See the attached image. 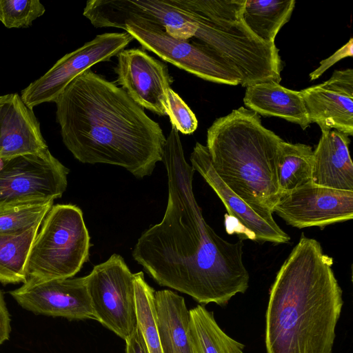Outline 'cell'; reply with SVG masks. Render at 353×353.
Returning <instances> with one entry per match:
<instances>
[{
	"label": "cell",
	"instance_id": "obj_1",
	"mask_svg": "<svg viewBox=\"0 0 353 353\" xmlns=\"http://www.w3.org/2000/svg\"><path fill=\"white\" fill-rule=\"evenodd\" d=\"M162 161L168 176L166 209L161 222L141 234L132 257L159 285L186 294L199 303L225 305L249 287L243 242L225 240L204 219L193 192L195 170L186 161L173 127Z\"/></svg>",
	"mask_w": 353,
	"mask_h": 353
},
{
	"label": "cell",
	"instance_id": "obj_2",
	"mask_svg": "<svg viewBox=\"0 0 353 353\" xmlns=\"http://www.w3.org/2000/svg\"><path fill=\"white\" fill-rule=\"evenodd\" d=\"M54 103L63 142L79 161L120 166L139 179L162 161L166 138L159 124L122 88L91 69Z\"/></svg>",
	"mask_w": 353,
	"mask_h": 353
},
{
	"label": "cell",
	"instance_id": "obj_3",
	"mask_svg": "<svg viewBox=\"0 0 353 353\" xmlns=\"http://www.w3.org/2000/svg\"><path fill=\"white\" fill-rule=\"evenodd\" d=\"M332 265L321 243L303 233L270 291L267 353H332L343 305Z\"/></svg>",
	"mask_w": 353,
	"mask_h": 353
},
{
	"label": "cell",
	"instance_id": "obj_4",
	"mask_svg": "<svg viewBox=\"0 0 353 353\" xmlns=\"http://www.w3.org/2000/svg\"><path fill=\"white\" fill-rule=\"evenodd\" d=\"M283 140L256 112L240 107L207 131L211 164L221 181L257 214L273 219L281 192L276 166Z\"/></svg>",
	"mask_w": 353,
	"mask_h": 353
},
{
	"label": "cell",
	"instance_id": "obj_5",
	"mask_svg": "<svg viewBox=\"0 0 353 353\" xmlns=\"http://www.w3.org/2000/svg\"><path fill=\"white\" fill-rule=\"evenodd\" d=\"M192 12L198 30L192 38L232 67L241 85L280 83L283 63L275 43L264 42L245 25V0H179Z\"/></svg>",
	"mask_w": 353,
	"mask_h": 353
},
{
	"label": "cell",
	"instance_id": "obj_6",
	"mask_svg": "<svg viewBox=\"0 0 353 353\" xmlns=\"http://www.w3.org/2000/svg\"><path fill=\"white\" fill-rule=\"evenodd\" d=\"M90 245L82 210L72 204L52 205L32 245L25 270L27 279L73 277L88 260Z\"/></svg>",
	"mask_w": 353,
	"mask_h": 353
},
{
	"label": "cell",
	"instance_id": "obj_7",
	"mask_svg": "<svg viewBox=\"0 0 353 353\" xmlns=\"http://www.w3.org/2000/svg\"><path fill=\"white\" fill-rule=\"evenodd\" d=\"M95 320L127 340L137 327L134 274L122 256L112 254L85 276Z\"/></svg>",
	"mask_w": 353,
	"mask_h": 353
},
{
	"label": "cell",
	"instance_id": "obj_8",
	"mask_svg": "<svg viewBox=\"0 0 353 353\" xmlns=\"http://www.w3.org/2000/svg\"><path fill=\"white\" fill-rule=\"evenodd\" d=\"M123 30L145 50L202 79L230 85L241 84L239 74L202 43L172 38L161 28L139 19L126 22Z\"/></svg>",
	"mask_w": 353,
	"mask_h": 353
},
{
	"label": "cell",
	"instance_id": "obj_9",
	"mask_svg": "<svg viewBox=\"0 0 353 353\" xmlns=\"http://www.w3.org/2000/svg\"><path fill=\"white\" fill-rule=\"evenodd\" d=\"M97 28L123 29L131 20H143L162 29L172 38L192 39L198 23L179 0H90L83 12Z\"/></svg>",
	"mask_w": 353,
	"mask_h": 353
},
{
	"label": "cell",
	"instance_id": "obj_10",
	"mask_svg": "<svg viewBox=\"0 0 353 353\" xmlns=\"http://www.w3.org/2000/svg\"><path fill=\"white\" fill-rule=\"evenodd\" d=\"M134 38L127 32L97 35L81 47L59 59L43 76L21 91V98L31 110L54 102L76 77L99 62L108 61L124 50Z\"/></svg>",
	"mask_w": 353,
	"mask_h": 353
},
{
	"label": "cell",
	"instance_id": "obj_11",
	"mask_svg": "<svg viewBox=\"0 0 353 353\" xmlns=\"http://www.w3.org/2000/svg\"><path fill=\"white\" fill-rule=\"evenodd\" d=\"M69 170L48 148L36 153L0 159V205L30 199L61 197Z\"/></svg>",
	"mask_w": 353,
	"mask_h": 353
},
{
	"label": "cell",
	"instance_id": "obj_12",
	"mask_svg": "<svg viewBox=\"0 0 353 353\" xmlns=\"http://www.w3.org/2000/svg\"><path fill=\"white\" fill-rule=\"evenodd\" d=\"M274 212L294 228L323 229L352 219L353 191L334 190L311 182L281 194Z\"/></svg>",
	"mask_w": 353,
	"mask_h": 353
},
{
	"label": "cell",
	"instance_id": "obj_13",
	"mask_svg": "<svg viewBox=\"0 0 353 353\" xmlns=\"http://www.w3.org/2000/svg\"><path fill=\"white\" fill-rule=\"evenodd\" d=\"M10 294L36 314L69 320L94 319L85 276L39 281L27 279Z\"/></svg>",
	"mask_w": 353,
	"mask_h": 353
},
{
	"label": "cell",
	"instance_id": "obj_14",
	"mask_svg": "<svg viewBox=\"0 0 353 353\" xmlns=\"http://www.w3.org/2000/svg\"><path fill=\"white\" fill-rule=\"evenodd\" d=\"M117 57V83L143 108L168 115L167 91L173 82L168 65L140 48L124 49Z\"/></svg>",
	"mask_w": 353,
	"mask_h": 353
},
{
	"label": "cell",
	"instance_id": "obj_15",
	"mask_svg": "<svg viewBox=\"0 0 353 353\" xmlns=\"http://www.w3.org/2000/svg\"><path fill=\"white\" fill-rule=\"evenodd\" d=\"M310 121L321 132L353 135V70H334L331 77L301 90Z\"/></svg>",
	"mask_w": 353,
	"mask_h": 353
},
{
	"label": "cell",
	"instance_id": "obj_16",
	"mask_svg": "<svg viewBox=\"0 0 353 353\" xmlns=\"http://www.w3.org/2000/svg\"><path fill=\"white\" fill-rule=\"evenodd\" d=\"M192 168L197 171L224 204L229 216L235 219L243 233L259 243H286L290 236L276 223L257 214L245 201L230 190L216 174L211 164L205 145L197 142L190 154Z\"/></svg>",
	"mask_w": 353,
	"mask_h": 353
},
{
	"label": "cell",
	"instance_id": "obj_17",
	"mask_svg": "<svg viewBox=\"0 0 353 353\" xmlns=\"http://www.w3.org/2000/svg\"><path fill=\"white\" fill-rule=\"evenodd\" d=\"M48 148L33 110L18 94L0 96V159L36 154Z\"/></svg>",
	"mask_w": 353,
	"mask_h": 353
},
{
	"label": "cell",
	"instance_id": "obj_18",
	"mask_svg": "<svg viewBox=\"0 0 353 353\" xmlns=\"http://www.w3.org/2000/svg\"><path fill=\"white\" fill-rule=\"evenodd\" d=\"M350 139L335 130L321 132L313 150L312 183L322 187L353 191Z\"/></svg>",
	"mask_w": 353,
	"mask_h": 353
},
{
	"label": "cell",
	"instance_id": "obj_19",
	"mask_svg": "<svg viewBox=\"0 0 353 353\" xmlns=\"http://www.w3.org/2000/svg\"><path fill=\"white\" fill-rule=\"evenodd\" d=\"M243 103L246 108L264 117H274L298 124L303 130L310 121L301 91L270 81L246 87Z\"/></svg>",
	"mask_w": 353,
	"mask_h": 353
},
{
	"label": "cell",
	"instance_id": "obj_20",
	"mask_svg": "<svg viewBox=\"0 0 353 353\" xmlns=\"http://www.w3.org/2000/svg\"><path fill=\"white\" fill-rule=\"evenodd\" d=\"M154 298L163 353H194L184 298L170 290L155 292Z\"/></svg>",
	"mask_w": 353,
	"mask_h": 353
},
{
	"label": "cell",
	"instance_id": "obj_21",
	"mask_svg": "<svg viewBox=\"0 0 353 353\" xmlns=\"http://www.w3.org/2000/svg\"><path fill=\"white\" fill-rule=\"evenodd\" d=\"M295 3L294 0H245L243 18L261 40L275 43L276 36L290 20Z\"/></svg>",
	"mask_w": 353,
	"mask_h": 353
},
{
	"label": "cell",
	"instance_id": "obj_22",
	"mask_svg": "<svg viewBox=\"0 0 353 353\" xmlns=\"http://www.w3.org/2000/svg\"><path fill=\"white\" fill-rule=\"evenodd\" d=\"M189 312L194 353H243L245 345L220 328L212 312L201 305Z\"/></svg>",
	"mask_w": 353,
	"mask_h": 353
},
{
	"label": "cell",
	"instance_id": "obj_23",
	"mask_svg": "<svg viewBox=\"0 0 353 353\" xmlns=\"http://www.w3.org/2000/svg\"><path fill=\"white\" fill-rule=\"evenodd\" d=\"M41 225L16 233H0V283H25L28 257Z\"/></svg>",
	"mask_w": 353,
	"mask_h": 353
},
{
	"label": "cell",
	"instance_id": "obj_24",
	"mask_svg": "<svg viewBox=\"0 0 353 353\" xmlns=\"http://www.w3.org/2000/svg\"><path fill=\"white\" fill-rule=\"evenodd\" d=\"M312 165L313 150L310 145L283 141L276 166L281 194L312 182Z\"/></svg>",
	"mask_w": 353,
	"mask_h": 353
},
{
	"label": "cell",
	"instance_id": "obj_25",
	"mask_svg": "<svg viewBox=\"0 0 353 353\" xmlns=\"http://www.w3.org/2000/svg\"><path fill=\"white\" fill-rule=\"evenodd\" d=\"M137 326L149 353H163L157 325L154 290L144 279L143 272L134 274Z\"/></svg>",
	"mask_w": 353,
	"mask_h": 353
},
{
	"label": "cell",
	"instance_id": "obj_26",
	"mask_svg": "<svg viewBox=\"0 0 353 353\" xmlns=\"http://www.w3.org/2000/svg\"><path fill=\"white\" fill-rule=\"evenodd\" d=\"M54 199H30L0 205V233H16L41 225Z\"/></svg>",
	"mask_w": 353,
	"mask_h": 353
},
{
	"label": "cell",
	"instance_id": "obj_27",
	"mask_svg": "<svg viewBox=\"0 0 353 353\" xmlns=\"http://www.w3.org/2000/svg\"><path fill=\"white\" fill-rule=\"evenodd\" d=\"M45 10L39 0H0V21L8 28H26Z\"/></svg>",
	"mask_w": 353,
	"mask_h": 353
},
{
	"label": "cell",
	"instance_id": "obj_28",
	"mask_svg": "<svg viewBox=\"0 0 353 353\" xmlns=\"http://www.w3.org/2000/svg\"><path fill=\"white\" fill-rule=\"evenodd\" d=\"M167 99L168 116L172 127L183 134H192L198 127L194 112L171 88L167 91Z\"/></svg>",
	"mask_w": 353,
	"mask_h": 353
},
{
	"label": "cell",
	"instance_id": "obj_29",
	"mask_svg": "<svg viewBox=\"0 0 353 353\" xmlns=\"http://www.w3.org/2000/svg\"><path fill=\"white\" fill-rule=\"evenodd\" d=\"M353 55V39H350L328 58L322 60L319 66L310 74V81L319 78L328 68L339 61Z\"/></svg>",
	"mask_w": 353,
	"mask_h": 353
},
{
	"label": "cell",
	"instance_id": "obj_30",
	"mask_svg": "<svg viewBox=\"0 0 353 353\" xmlns=\"http://www.w3.org/2000/svg\"><path fill=\"white\" fill-rule=\"evenodd\" d=\"M11 319L4 299L3 293L0 290V345L9 339L11 332Z\"/></svg>",
	"mask_w": 353,
	"mask_h": 353
},
{
	"label": "cell",
	"instance_id": "obj_31",
	"mask_svg": "<svg viewBox=\"0 0 353 353\" xmlns=\"http://www.w3.org/2000/svg\"><path fill=\"white\" fill-rule=\"evenodd\" d=\"M126 353H149L147 345L138 326L130 337L125 341Z\"/></svg>",
	"mask_w": 353,
	"mask_h": 353
}]
</instances>
